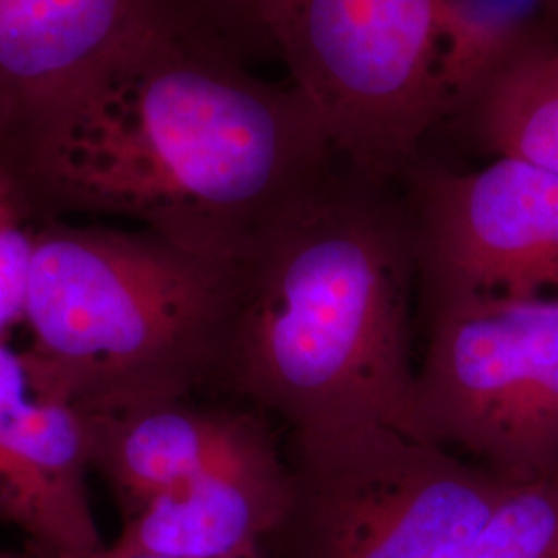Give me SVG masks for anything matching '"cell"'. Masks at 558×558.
Segmentation results:
<instances>
[{
  "instance_id": "obj_1",
  "label": "cell",
  "mask_w": 558,
  "mask_h": 558,
  "mask_svg": "<svg viewBox=\"0 0 558 558\" xmlns=\"http://www.w3.org/2000/svg\"><path fill=\"white\" fill-rule=\"evenodd\" d=\"M209 15L141 41L0 137L38 221L124 218L236 263L338 160L308 104Z\"/></svg>"
},
{
  "instance_id": "obj_2",
  "label": "cell",
  "mask_w": 558,
  "mask_h": 558,
  "mask_svg": "<svg viewBox=\"0 0 558 558\" xmlns=\"http://www.w3.org/2000/svg\"><path fill=\"white\" fill-rule=\"evenodd\" d=\"M234 267L214 389L290 433L366 422L405 433L416 259L399 180L333 161Z\"/></svg>"
},
{
  "instance_id": "obj_3",
  "label": "cell",
  "mask_w": 558,
  "mask_h": 558,
  "mask_svg": "<svg viewBox=\"0 0 558 558\" xmlns=\"http://www.w3.org/2000/svg\"><path fill=\"white\" fill-rule=\"evenodd\" d=\"M236 267L137 228L38 223L23 325L36 383L81 412L214 389Z\"/></svg>"
},
{
  "instance_id": "obj_4",
  "label": "cell",
  "mask_w": 558,
  "mask_h": 558,
  "mask_svg": "<svg viewBox=\"0 0 558 558\" xmlns=\"http://www.w3.org/2000/svg\"><path fill=\"white\" fill-rule=\"evenodd\" d=\"M260 36L339 161L399 180L451 120L449 0H267Z\"/></svg>"
},
{
  "instance_id": "obj_5",
  "label": "cell",
  "mask_w": 558,
  "mask_h": 558,
  "mask_svg": "<svg viewBox=\"0 0 558 558\" xmlns=\"http://www.w3.org/2000/svg\"><path fill=\"white\" fill-rule=\"evenodd\" d=\"M283 558H463L515 484L385 424L292 433Z\"/></svg>"
},
{
  "instance_id": "obj_6",
  "label": "cell",
  "mask_w": 558,
  "mask_h": 558,
  "mask_svg": "<svg viewBox=\"0 0 558 558\" xmlns=\"http://www.w3.org/2000/svg\"><path fill=\"white\" fill-rule=\"evenodd\" d=\"M426 336L405 435L515 486L557 474L558 300L465 302Z\"/></svg>"
},
{
  "instance_id": "obj_7",
  "label": "cell",
  "mask_w": 558,
  "mask_h": 558,
  "mask_svg": "<svg viewBox=\"0 0 558 558\" xmlns=\"http://www.w3.org/2000/svg\"><path fill=\"white\" fill-rule=\"evenodd\" d=\"M424 320L480 300H558V174L518 158L461 170L426 151L399 179Z\"/></svg>"
},
{
  "instance_id": "obj_8",
  "label": "cell",
  "mask_w": 558,
  "mask_h": 558,
  "mask_svg": "<svg viewBox=\"0 0 558 558\" xmlns=\"http://www.w3.org/2000/svg\"><path fill=\"white\" fill-rule=\"evenodd\" d=\"M87 416L44 391L23 350L0 343V523L41 558H92L108 544L94 515Z\"/></svg>"
},
{
  "instance_id": "obj_9",
  "label": "cell",
  "mask_w": 558,
  "mask_h": 558,
  "mask_svg": "<svg viewBox=\"0 0 558 558\" xmlns=\"http://www.w3.org/2000/svg\"><path fill=\"white\" fill-rule=\"evenodd\" d=\"M205 15L203 0H0V137L129 48Z\"/></svg>"
},
{
  "instance_id": "obj_10",
  "label": "cell",
  "mask_w": 558,
  "mask_h": 558,
  "mask_svg": "<svg viewBox=\"0 0 558 558\" xmlns=\"http://www.w3.org/2000/svg\"><path fill=\"white\" fill-rule=\"evenodd\" d=\"M85 416L92 472L114 495L122 519L223 463L279 449L259 410L201 403L195 396Z\"/></svg>"
},
{
  "instance_id": "obj_11",
  "label": "cell",
  "mask_w": 558,
  "mask_h": 558,
  "mask_svg": "<svg viewBox=\"0 0 558 558\" xmlns=\"http://www.w3.org/2000/svg\"><path fill=\"white\" fill-rule=\"evenodd\" d=\"M290 497L279 449L236 459L122 519L120 548L168 558H259Z\"/></svg>"
},
{
  "instance_id": "obj_12",
  "label": "cell",
  "mask_w": 558,
  "mask_h": 558,
  "mask_svg": "<svg viewBox=\"0 0 558 558\" xmlns=\"http://www.w3.org/2000/svg\"><path fill=\"white\" fill-rule=\"evenodd\" d=\"M451 126L486 158H518L558 174V23L505 62Z\"/></svg>"
},
{
  "instance_id": "obj_13",
  "label": "cell",
  "mask_w": 558,
  "mask_h": 558,
  "mask_svg": "<svg viewBox=\"0 0 558 558\" xmlns=\"http://www.w3.org/2000/svg\"><path fill=\"white\" fill-rule=\"evenodd\" d=\"M463 558H558V472L513 486Z\"/></svg>"
},
{
  "instance_id": "obj_14",
  "label": "cell",
  "mask_w": 558,
  "mask_h": 558,
  "mask_svg": "<svg viewBox=\"0 0 558 558\" xmlns=\"http://www.w3.org/2000/svg\"><path fill=\"white\" fill-rule=\"evenodd\" d=\"M38 223L15 180L0 166V343L23 325Z\"/></svg>"
},
{
  "instance_id": "obj_15",
  "label": "cell",
  "mask_w": 558,
  "mask_h": 558,
  "mask_svg": "<svg viewBox=\"0 0 558 558\" xmlns=\"http://www.w3.org/2000/svg\"><path fill=\"white\" fill-rule=\"evenodd\" d=\"M214 20L239 41L240 46L255 54L265 50L260 36V13L267 0H203Z\"/></svg>"
},
{
  "instance_id": "obj_16",
  "label": "cell",
  "mask_w": 558,
  "mask_h": 558,
  "mask_svg": "<svg viewBox=\"0 0 558 558\" xmlns=\"http://www.w3.org/2000/svg\"><path fill=\"white\" fill-rule=\"evenodd\" d=\"M92 558H168L158 557V555H147V553H137L129 548H120L117 544H108L104 550H100L96 557Z\"/></svg>"
},
{
  "instance_id": "obj_17",
  "label": "cell",
  "mask_w": 558,
  "mask_h": 558,
  "mask_svg": "<svg viewBox=\"0 0 558 558\" xmlns=\"http://www.w3.org/2000/svg\"><path fill=\"white\" fill-rule=\"evenodd\" d=\"M539 2H542V7H544L546 15L558 23V0H539Z\"/></svg>"
}]
</instances>
